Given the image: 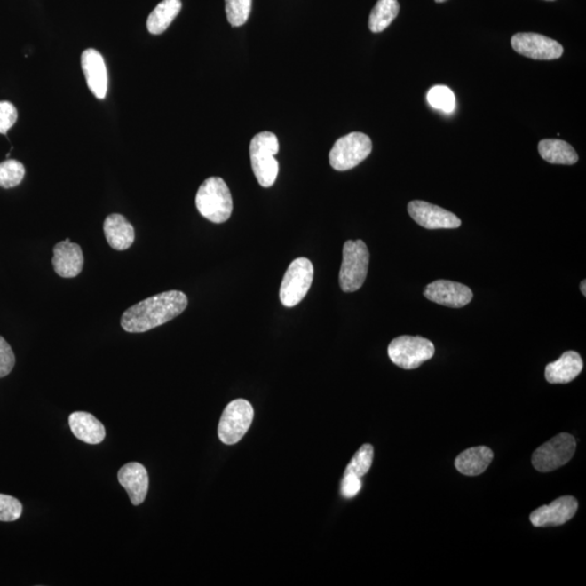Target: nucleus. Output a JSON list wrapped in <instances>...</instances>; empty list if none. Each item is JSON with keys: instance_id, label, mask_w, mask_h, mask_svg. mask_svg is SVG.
I'll return each instance as SVG.
<instances>
[{"instance_id": "obj_8", "label": "nucleus", "mask_w": 586, "mask_h": 586, "mask_svg": "<svg viewBox=\"0 0 586 586\" xmlns=\"http://www.w3.org/2000/svg\"><path fill=\"white\" fill-rule=\"evenodd\" d=\"M314 277V267L309 258L299 257L293 261L283 276L280 297L283 305L293 307L305 299Z\"/></svg>"}, {"instance_id": "obj_1", "label": "nucleus", "mask_w": 586, "mask_h": 586, "mask_svg": "<svg viewBox=\"0 0 586 586\" xmlns=\"http://www.w3.org/2000/svg\"><path fill=\"white\" fill-rule=\"evenodd\" d=\"M187 305L188 297L182 291L159 293L127 309L121 317V326L131 334H141L174 320Z\"/></svg>"}, {"instance_id": "obj_34", "label": "nucleus", "mask_w": 586, "mask_h": 586, "mask_svg": "<svg viewBox=\"0 0 586 586\" xmlns=\"http://www.w3.org/2000/svg\"><path fill=\"white\" fill-rule=\"evenodd\" d=\"M547 2H553V0H547Z\"/></svg>"}, {"instance_id": "obj_20", "label": "nucleus", "mask_w": 586, "mask_h": 586, "mask_svg": "<svg viewBox=\"0 0 586 586\" xmlns=\"http://www.w3.org/2000/svg\"><path fill=\"white\" fill-rule=\"evenodd\" d=\"M495 457L492 449L487 447H477L466 449L455 459V467L463 475L475 477L481 475L490 466Z\"/></svg>"}, {"instance_id": "obj_11", "label": "nucleus", "mask_w": 586, "mask_h": 586, "mask_svg": "<svg viewBox=\"0 0 586 586\" xmlns=\"http://www.w3.org/2000/svg\"><path fill=\"white\" fill-rule=\"evenodd\" d=\"M410 218L426 229H454L462 225L455 214L438 205L414 200L408 205Z\"/></svg>"}, {"instance_id": "obj_17", "label": "nucleus", "mask_w": 586, "mask_h": 586, "mask_svg": "<svg viewBox=\"0 0 586 586\" xmlns=\"http://www.w3.org/2000/svg\"><path fill=\"white\" fill-rule=\"evenodd\" d=\"M104 233L107 243L117 251H124L135 242V229L122 214H110L104 222Z\"/></svg>"}, {"instance_id": "obj_7", "label": "nucleus", "mask_w": 586, "mask_h": 586, "mask_svg": "<svg viewBox=\"0 0 586 586\" xmlns=\"http://www.w3.org/2000/svg\"><path fill=\"white\" fill-rule=\"evenodd\" d=\"M254 409L247 400L238 399L229 403L224 409L218 424V438L226 446H234L250 429Z\"/></svg>"}, {"instance_id": "obj_26", "label": "nucleus", "mask_w": 586, "mask_h": 586, "mask_svg": "<svg viewBox=\"0 0 586 586\" xmlns=\"http://www.w3.org/2000/svg\"><path fill=\"white\" fill-rule=\"evenodd\" d=\"M225 9L231 26L242 27L250 17L252 0H225Z\"/></svg>"}, {"instance_id": "obj_15", "label": "nucleus", "mask_w": 586, "mask_h": 586, "mask_svg": "<svg viewBox=\"0 0 586 586\" xmlns=\"http://www.w3.org/2000/svg\"><path fill=\"white\" fill-rule=\"evenodd\" d=\"M117 479L130 495L131 504H143L149 488L148 471L144 465L136 462L126 463L117 473Z\"/></svg>"}, {"instance_id": "obj_25", "label": "nucleus", "mask_w": 586, "mask_h": 586, "mask_svg": "<svg viewBox=\"0 0 586 586\" xmlns=\"http://www.w3.org/2000/svg\"><path fill=\"white\" fill-rule=\"evenodd\" d=\"M26 169L17 160H6L0 163V187L13 188L22 183Z\"/></svg>"}, {"instance_id": "obj_14", "label": "nucleus", "mask_w": 586, "mask_h": 586, "mask_svg": "<svg viewBox=\"0 0 586 586\" xmlns=\"http://www.w3.org/2000/svg\"><path fill=\"white\" fill-rule=\"evenodd\" d=\"M53 270L62 278H75L80 275L84 266V256L80 244L66 239L53 247Z\"/></svg>"}, {"instance_id": "obj_4", "label": "nucleus", "mask_w": 586, "mask_h": 586, "mask_svg": "<svg viewBox=\"0 0 586 586\" xmlns=\"http://www.w3.org/2000/svg\"><path fill=\"white\" fill-rule=\"evenodd\" d=\"M369 265V251L363 241H348L344 246V258L339 273L342 291H358L364 285Z\"/></svg>"}, {"instance_id": "obj_33", "label": "nucleus", "mask_w": 586, "mask_h": 586, "mask_svg": "<svg viewBox=\"0 0 586 586\" xmlns=\"http://www.w3.org/2000/svg\"><path fill=\"white\" fill-rule=\"evenodd\" d=\"M434 2H437V3H439V4H440V3H444V2H447V0H434Z\"/></svg>"}, {"instance_id": "obj_2", "label": "nucleus", "mask_w": 586, "mask_h": 586, "mask_svg": "<svg viewBox=\"0 0 586 586\" xmlns=\"http://www.w3.org/2000/svg\"><path fill=\"white\" fill-rule=\"evenodd\" d=\"M195 205L204 218L215 224L228 221L233 212L232 194L224 179H205L195 195Z\"/></svg>"}, {"instance_id": "obj_16", "label": "nucleus", "mask_w": 586, "mask_h": 586, "mask_svg": "<svg viewBox=\"0 0 586 586\" xmlns=\"http://www.w3.org/2000/svg\"><path fill=\"white\" fill-rule=\"evenodd\" d=\"M82 68L88 88L98 99H105L107 91V72L104 57L96 49H86L82 53Z\"/></svg>"}, {"instance_id": "obj_30", "label": "nucleus", "mask_w": 586, "mask_h": 586, "mask_svg": "<svg viewBox=\"0 0 586 586\" xmlns=\"http://www.w3.org/2000/svg\"><path fill=\"white\" fill-rule=\"evenodd\" d=\"M18 111L12 102L0 101V134L6 135L7 131L16 123Z\"/></svg>"}, {"instance_id": "obj_19", "label": "nucleus", "mask_w": 586, "mask_h": 586, "mask_svg": "<svg viewBox=\"0 0 586 586\" xmlns=\"http://www.w3.org/2000/svg\"><path fill=\"white\" fill-rule=\"evenodd\" d=\"M71 432L81 441L87 444H99L106 438V429L94 415L75 412L68 417Z\"/></svg>"}, {"instance_id": "obj_5", "label": "nucleus", "mask_w": 586, "mask_h": 586, "mask_svg": "<svg viewBox=\"0 0 586 586\" xmlns=\"http://www.w3.org/2000/svg\"><path fill=\"white\" fill-rule=\"evenodd\" d=\"M434 345L423 337L400 336L391 341L388 354L392 363L403 369H416L433 358Z\"/></svg>"}, {"instance_id": "obj_9", "label": "nucleus", "mask_w": 586, "mask_h": 586, "mask_svg": "<svg viewBox=\"0 0 586 586\" xmlns=\"http://www.w3.org/2000/svg\"><path fill=\"white\" fill-rule=\"evenodd\" d=\"M573 434L559 433L536 449L532 455V465L540 472L554 471L571 461L575 453Z\"/></svg>"}, {"instance_id": "obj_23", "label": "nucleus", "mask_w": 586, "mask_h": 586, "mask_svg": "<svg viewBox=\"0 0 586 586\" xmlns=\"http://www.w3.org/2000/svg\"><path fill=\"white\" fill-rule=\"evenodd\" d=\"M400 12L398 0H378L369 16L368 27L371 32H384Z\"/></svg>"}, {"instance_id": "obj_12", "label": "nucleus", "mask_w": 586, "mask_h": 586, "mask_svg": "<svg viewBox=\"0 0 586 586\" xmlns=\"http://www.w3.org/2000/svg\"><path fill=\"white\" fill-rule=\"evenodd\" d=\"M424 295L430 301L444 306L454 307V309L469 305L473 297L471 288L463 283L449 281H437L429 283Z\"/></svg>"}, {"instance_id": "obj_27", "label": "nucleus", "mask_w": 586, "mask_h": 586, "mask_svg": "<svg viewBox=\"0 0 586 586\" xmlns=\"http://www.w3.org/2000/svg\"><path fill=\"white\" fill-rule=\"evenodd\" d=\"M427 99L434 109L451 114L455 107V96L447 86H434L429 91Z\"/></svg>"}, {"instance_id": "obj_32", "label": "nucleus", "mask_w": 586, "mask_h": 586, "mask_svg": "<svg viewBox=\"0 0 586 586\" xmlns=\"http://www.w3.org/2000/svg\"><path fill=\"white\" fill-rule=\"evenodd\" d=\"M585 288H586V281H583L582 282H581L580 289H581V292L583 293V296H584V297L586 296V290H585Z\"/></svg>"}, {"instance_id": "obj_24", "label": "nucleus", "mask_w": 586, "mask_h": 586, "mask_svg": "<svg viewBox=\"0 0 586 586\" xmlns=\"http://www.w3.org/2000/svg\"><path fill=\"white\" fill-rule=\"evenodd\" d=\"M374 461V447L370 444H364L356 452L348 466L345 468V475H353L361 478L369 471Z\"/></svg>"}, {"instance_id": "obj_3", "label": "nucleus", "mask_w": 586, "mask_h": 586, "mask_svg": "<svg viewBox=\"0 0 586 586\" xmlns=\"http://www.w3.org/2000/svg\"><path fill=\"white\" fill-rule=\"evenodd\" d=\"M280 151V141L271 131H262L253 137L250 144V159L254 175L264 188L275 184L280 164L275 155Z\"/></svg>"}, {"instance_id": "obj_31", "label": "nucleus", "mask_w": 586, "mask_h": 586, "mask_svg": "<svg viewBox=\"0 0 586 586\" xmlns=\"http://www.w3.org/2000/svg\"><path fill=\"white\" fill-rule=\"evenodd\" d=\"M361 488L360 478L353 475H345L341 481V495L344 498H353L359 495Z\"/></svg>"}, {"instance_id": "obj_18", "label": "nucleus", "mask_w": 586, "mask_h": 586, "mask_svg": "<svg viewBox=\"0 0 586 586\" xmlns=\"http://www.w3.org/2000/svg\"><path fill=\"white\" fill-rule=\"evenodd\" d=\"M583 369V360L574 351L566 352L558 360L546 366L545 378L547 383L569 384L581 374Z\"/></svg>"}, {"instance_id": "obj_28", "label": "nucleus", "mask_w": 586, "mask_h": 586, "mask_svg": "<svg viewBox=\"0 0 586 586\" xmlns=\"http://www.w3.org/2000/svg\"><path fill=\"white\" fill-rule=\"evenodd\" d=\"M23 506L16 497L0 495V521H16L21 517Z\"/></svg>"}, {"instance_id": "obj_22", "label": "nucleus", "mask_w": 586, "mask_h": 586, "mask_svg": "<svg viewBox=\"0 0 586 586\" xmlns=\"http://www.w3.org/2000/svg\"><path fill=\"white\" fill-rule=\"evenodd\" d=\"M180 9H182L180 0H163V2H161L146 20L148 31L154 34V36L165 32L166 28L174 21V19L178 16Z\"/></svg>"}, {"instance_id": "obj_21", "label": "nucleus", "mask_w": 586, "mask_h": 586, "mask_svg": "<svg viewBox=\"0 0 586 586\" xmlns=\"http://www.w3.org/2000/svg\"><path fill=\"white\" fill-rule=\"evenodd\" d=\"M539 154L550 164L574 165L578 162L579 155L574 146L560 139H543L539 146Z\"/></svg>"}, {"instance_id": "obj_6", "label": "nucleus", "mask_w": 586, "mask_h": 586, "mask_svg": "<svg viewBox=\"0 0 586 586\" xmlns=\"http://www.w3.org/2000/svg\"><path fill=\"white\" fill-rule=\"evenodd\" d=\"M373 150L369 137L359 131L341 137L330 150L329 162L332 169L344 172L354 169L368 158Z\"/></svg>"}, {"instance_id": "obj_29", "label": "nucleus", "mask_w": 586, "mask_h": 586, "mask_svg": "<svg viewBox=\"0 0 586 586\" xmlns=\"http://www.w3.org/2000/svg\"><path fill=\"white\" fill-rule=\"evenodd\" d=\"M14 364H16V356L12 346L0 336V378L6 377L12 373Z\"/></svg>"}, {"instance_id": "obj_10", "label": "nucleus", "mask_w": 586, "mask_h": 586, "mask_svg": "<svg viewBox=\"0 0 586 586\" xmlns=\"http://www.w3.org/2000/svg\"><path fill=\"white\" fill-rule=\"evenodd\" d=\"M511 43L519 55L535 60H556L564 53L561 44L537 33H517Z\"/></svg>"}, {"instance_id": "obj_13", "label": "nucleus", "mask_w": 586, "mask_h": 586, "mask_svg": "<svg viewBox=\"0 0 586 586\" xmlns=\"http://www.w3.org/2000/svg\"><path fill=\"white\" fill-rule=\"evenodd\" d=\"M576 511L578 501L574 496H561L550 505L537 508L530 515V521L537 527H558L574 518Z\"/></svg>"}]
</instances>
